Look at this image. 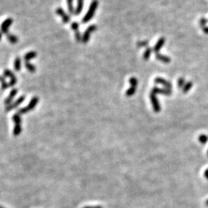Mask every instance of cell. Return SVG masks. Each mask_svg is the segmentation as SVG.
<instances>
[{
  "instance_id": "cell-1",
  "label": "cell",
  "mask_w": 208,
  "mask_h": 208,
  "mask_svg": "<svg viewBox=\"0 0 208 208\" xmlns=\"http://www.w3.org/2000/svg\"><path fill=\"white\" fill-rule=\"evenodd\" d=\"M98 0H93V2H91L90 6V9L87 11L86 14L85 15V16L83 19V23H86L91 20V19L94 17V14L96 13V10H97V7H98Z\"/></svg>"
},
{
  "instance_id": "cell-2",
  "label": "cell",
  "mask_w": 208,
  "mask_h": 208,
  "mask_svg": "<svg viewBox=\"0 0 208 208\" xmlns=\"http://www.w3.org/2000/svg\"><path fill=\"white\" fill-rule=\"evenodd\" d=\"M38 102H39V98L36 97H33V98L31 99L30 102H29V103L28 104V106L19 109L18 111H17V113H19V115L25 114V113H28V112H29L30 110H32V109L35 108V106H36V104L38 103Z\"/></svg>"
},
{
  "instance_id": "cell-3",
  "label": "cell",
  "mask_w": 208,
  "mask_h": 208,
  "mask_svg": "<svg viewBox=\"0 0 208 208\" xmlns=\"http://www.w3.org/2000/svg\"><path fill=\"white\" fill-rule=\"evenodd\" d=\"M97 29V26L96 25H90V26L86 29L84 33H83V38H82V42H83V43H86L87 42H89L91 33L92 32H95Z\"/></svg>"
},
{
  "instance_id": "cell-4",
  "label": "cell",
  "mask_w": 208,
  "mask_h": 208,
  "mask_svg": "<svg viewBox=\"0 0 208 208\" xmlns=\"http://www.w3.org/2000/svg\"><path fill=\"white\" fill-rule=\"evenodd\" d=\"M13 19L8 18L5 20L2 23L1 26H0V29H1V32L4 33V34H8L9 33V29L10 25L13 23Z\"/></svg>"
},
{
  "instance_id": "cell-5",
  "label": "cell",
  "mask_w": 208,
  "mask_h": 208,
  "mask_svg": "<svg viewBox=\"0 0 208 208\" xmlns=\"http://www.w3.org/2000/svg\"><path fill=\"white\" fill-rule=\"evenodd\" d=\"M150 100H151V103H152L153 110H154L156 113H159V112L160 111V109H161V107H160V103H159V101H158L156 95L150 93Z\"/></svg>"
},
{
  "instance_id": "cell-6",
  "label": "cell",
  "mask_w": 208,
  "mask_h": 208,
  "mask_svg": "<svg viewBox=\"0 0 208 208\" xmlns=\"http://www.w3.org/2000/svg\"><path fill=\"white\" fill-rule=\"evenodd\" d=\"M25 96H22V97H20L19 98L16 100L15 102L12 103L11 104L8 105V106L5 107V111L6 112L10 111V110H12V109H15V108H16L17 106H19L20 104H21L22 103H23V101L25 100Z\"/></svg>"
},
{
  "instance_id": "cell-7",
  "label": "cell",
  "mask_w": 208,
  "mask_h": 208,
  "mask_svg": "<svg viewBox=\"0 0 208 208\" xmlns=\"http://www.w3.org/2000/svg\"><path fill=\"white\" fill-rule=\"evenodd\" d=\"M4 76H6V77L10 78V83H9V86H14L16 84V82H17V79H16V76L13 73L12 71H10L8 69H5L4 70Z\"/></svg>"
},
{
  "instance_id": "cell-8",
  "label": "cell",
  "mask_w": 208,
  "mask_h": 208,
  "mask_svg": "<svg viewBox=\"0 0 208 208\" xmlns=\"http://www.w3.org/2000/svg\"><path fill=\"white\" fill-rule=\"evenodd\" d=\"M151 93L155 95L156 94H163V95L170 96L172 94L171 90H167L166 88H159V87H153L151 90Z\"/></svg>"
},
{
  "instance_id": "cell-9",
  "label": "cell",
  "mask_w": 208,
  "mask_h": 208,
  "mask_svg": "<svg viewBox=\"0 0 208 208\" xmlns=\"http://www.w3.org/2000/svg\"><path fill=\"white\" fill-rule=\"evenodd\" d=\"M56 13L58 16H59L61 17L62 19H63V23H68V22H70V17L66 13V12H65L62 8H57L56 10Z\"/></svg>"
},
{
  "instance_id": "cell-10",
  "label": "cell",
  "mask_w": 208,
  "mask_h": 208,
  "mask_svg": "<svg viewBox=\"0 0 208 208\" xmlns=\"http://www.w3.org/2000/svg\"><path fill=\"white\" fill-rule=\"evenodd\" d=\"M155 83H158V84L163 85V86H164L166 89H167V90H171V87H172L171 83H170V82H168V81L166 80V79H163V78H156V79H155Z\"/></svg>"
},
{
  "instance_id": "cell-11",
  "label": "cell",
  "mask_w": 208,
  "mask_h": 208,
  "mask_svg": "<svg viewBox=\"0 0 208 208\" xmlns=\"http://www.w3.org/2000/svg\"><path fill=\"white\" fill-rule=\"evenodd\" d=\"M17 93H18V90H16V89H13V90H12V91L10 92L9 95L8 96L7 98L5 99L4 103H5L6 106H8V105L12 103V101L13 100V99L15 98V97H16V95L17 94Z\"/></svg>"
},
{
  "instance_id": "cell-12",
  "label": "cell",
  "mask_w": 208,
  "mask_h": 208,
  "mask_svg": "<svg viewBox=\"0 0 208 208\" xmlns=\"http://www.w3.org/2000/svg\"><path fill=\"white\" fill-rule=\"evenodd\" d=\"M164 43H165V38L161 37L160 40H158L157 43H156V45H155L154 47H153V51H154L156 53H158V52L160 51V49L163 46Z\"/></svg>"
},
{
  "instance_id": "cell-13",
  "label": "cell",
  "mask_w": 208,
  "mask_h": 208,
  "mask_svg": "<svg viewBox=\"0 0 208 208\" xmlns=\"http://www.w3.org/2000/svg\"><path fill=\"white\" fill-rule=\"evenodd\" d=\"M156 58L158 60H160V61L163 62L164 63H169L171 61V58L169 57V56H164V55H162V54L160 53H156Z\"/></svg>"
},
{
  "instance_id": "cell-14",
  "label": "cell",
  "mask_w": 208,
  "mask_h": 208,
  "mask_svg": "<svg viewBox=\"0 0 208 208\" xmlns=\"http://www.w3.org/2000/svg\"><path fill=\"white\" fill-rule=\"evenodd\" d=\"M36 56H37V53L35 51H31L24 56V60H25V62H29V60L36 58Z\"/></svg>"
},
{
  "instance_id": "cell-15",
  "label": "cell",
  "mask_w": 208,
  "mask_h": 208,
  "mask_svg": "<svg viewBox=\"0 0 208 208\" xmlns=\"http://www.w3.org/2000/svg\"><path fill=\"white\" fill-rule=\"evenodd\" d=\"M77 6L75 9V13L74 15H76V16H79L81 13L82 10H83V0H77Z\"/></svg>"
},
{
  "instance_id": "cell-16",
  "label": "cell",
  "mask_w": 208,
  "mask_h": 208,
  "mask_svg": "<svg viewBox=\"0 0 208 208\" xmlns=\"http://www.w3.org/2000/svg\"><path fill=\"white\" fill-rule=\"evenodd\" d=\"M15 127L13 129V135L14 136H18L22 132V123H16Z\"/></svg>"
},
{
  "instance_id": "cell-17",
  "label": "cell",
  "mask_w": 208,
  "mask_h": 208,
  "mask_svg": "<svg viewBox=\"0 0 208 208\" xmlns=\"http://www.w3.org/2000/svg\"><path fill=\"white\" fill-rule=\"evenodd\" d=\"M6 38H7V40L9 41V43H11L12 44H16L19 41V39L17 36H15V35L9 34V33L6 34Z\"/></svg>"
},
{
  "instance_id": "cell-18",
  "label": "cell",
  "mask_w": 208,
  "mask_h": 208,
  "mask_svg": "<svg viewBox=\"0 0 208 208\" xmlns=\"http://www.w3.org/2000/svg\"><path fill=\"white\" fill-rule=\"evenodd\" d=\"M14 68L17 72L20 71V70H21V59H20V57H16L15 59Z\"/></svg>"
},
{
  "instance_id": "cell-19",
  "label": "cell",
  "mask_w": 208,
  "mask_h": 208,
  "mask_svg": "<svg viewBox=\"0 0 208 208\" xmlns=\"http://www.w3.org/2000/svg\"><path fill=\"white\" fill-rule=\"evenodd\" d=\"M25 68L28 70V71L30 73H35L36 72V67L34 65H32L29 62H25Z\"/></svg>"
},
{
  "instance_id": "cell-20",
  "label": "cell",
  "mask_w": 208,
  "mask_h": 208,
  "mask_svg": "<svg viewBox=\"0 0 208 208\" xmlns=\"http://www.w3.org/2000/svg\"><path fill=\"white\" fill-rule=\"evenodd\" d=\"M136 86H130V87L128 89L126 93V97H132V96L134 95V94L136 93Z\"/></svg>"
},
{
  "instance_id": "cell-21",
  "label": "cell",
  "mask_w": 208,
  "mask_h": 208,
  "mask_svg": "<svg viewBox=\"0 0 208 208\" xmlns=\"http://www.w3.org/2000/svg\"><path fill=\"white\" fill-rule=\"evenodd\" d=\"M73 2V0H67V6H68V10L69 12H70V13L74 15V13H75V10H74Z\"/></svg>"
},
{
  "instance_id": "cell-22",
  "label": "cell",
  "mask_w": 208,
  "mask_h": 208,
  "mask_svg": "<svg viewBox=\"0 0 208 208\" xmlns=\"http://www.w3.org/2000/svg\"><path fill=\"white\" fill-rule=\"evenodd\" d=\"M198 140L201 142V144H206L208 141V136L205 134H201L200 135L199 137H198Z\"/></svg>"
},
{
  "instance_id": "cell-23",
  "label": "cell",
  "mask_w": 208,
  "mask_h": 208,
  "mask_svg": "<svg viewBox=\"0 0 208 208\" xmlns=\"http://www.w3.org/2000/svg\"><path fill=\"white\" fill-rule=\"evenodd\" d=\"M151 53H152V49L147 48L144 53V60H146V61H147V60H148V59H150V57Z\"/></svg>"
},
{
  "instance_id": "cell-24",
  "label": "cell",
  "mask_w": 208,
  "mask_h": 208,
  "mask_svg": "<svg viewBox=\"0 0 208 208\" xmlns=\"http://www.w3.org/2000/svg\"><path fill=\"white\" fill-rule=\"evenodd\" d=\"M192 86H193L192 82H187V83H186V84L184 85V86L183 87V93H184V94L187 93V92L191 89Z\"/></svg>"
},
{
  "instance_id": "cell-25",
  "label": "cell",
  "mask_w": 208,
  "mask_h": 208,
  "mask_svg": "<svg viewBox=\"0 0 208 208\" xmlns=\"http://www.w3.org/2000/svg\"><path fill=\"white\" fill-rule=\"evenodd\" d=\"M0 81H1V86H2V90H6V89L8 88V86H9V84H8L7 83H6V81H5V77H1V79H0Z\"/></svg>"
},
{
  "instance_id": "cell-26",
  "label": "cell",
  "mask_w": 208,
  "mask_h": 208,
  "mask_svg": "<svg viewBox=\"0 0 208 208\" xmlns=\"http://www.w3.org/2000/svg\"><path fill=\"white\" fill-rule=\"evenodd\" d=\"M75 38L76 40L78 43H80V42H82V38H83V36H81V33L79 31H76V32H75Z\"/></svg>"
},
{
  "instance_id": "cell-27",
  "label": "cell",
  "mask_w": 208,
  "mask_h": 208,
  "mask_svg": "<svg viewBox=\"0 0 208 208\" xmlns=\"http://www.w3.org/2000/svg\"><path fill=\"white\" fill-rule=\"evenodd\" d=\"M129 83H130V86H137L138 85V81L135 77H131L129 79Z\"/></svg>"
},
{
  "instance_id": "cell-28",
  "label": "cell",
  "mask_w": 208,
  "mask_h": 208,
  "mask_svg": "<svg viewBox=\"0 0 208 208\" xmlns=\"http://www.w3.org/2000/svg\"><path fill=\"white\" fill-rule=\"evenodd\" d=\"M177 84H178V87H179V88L183 89V87L185 85V79H183V78H180V79H178Z\"/></svg>"
},
{
  "instance_id": "cell-29",
  "label": "cell",
  "mask_w": 208,
  "mask_h": 208,
  "mask_svg": "<svg viewBox=\"0 0 208 208\" xmlns=\"http://www.w3.org/2000/svg\"><path fill=\"white\" fill-rule=\"evenodd\" d=\"M71 29H72L73 31H75V32L79 31V23L76 22H73L72 25H71Z\"/></svg>"
},
{
  "instance_id": "cell-30",
  "label": "cell",
  "mask_w": 208,
  "mask_h": 208,
  "mask_svg": "<svg viewBox=\"0 0 208 208\" xmlns=\"http://www.w3.org/2000/svg\"><path fill=\"white\" fill-rule=\"evenodd\" d=\"M148 45V41L145 40V41H140L137 43V46L138 47H145Z\"/></svg>"
},
{
  "instance_id": "cell-31",
  "label": "cell",
  "mask_w": 208,
  "mask_h": 208,
  "mask_svg": "<svg viewBox=\"0 0 208 208\" xmlns=\"http://www.w3.org/2000/svg\"><path fill=\"white\" fill-rule=\"evenodd\" d=\"M207 22V20L206 19H204V18H202L201 20H200V25H201V28H202V29L206 26Z\"/></svg>"
},
{
  "instance_id": "cell-32",
  "label": "cell",
  "mask_w": 208,
  "mask_h": 208,
  "mask_svg": "<svg viewBox=\"0 0 208 208\" xmlns=\"http://www.w3.org/2000/svg\"><path fill=\"white\" fill-rule=\"evenodd\" d=\"M203 31L204 33L206 34H208V26H205L204 28H203Z\"/></svg>"
},
{
  "instance_id": "cell-33",
  "label": "cell",
  "mask_w": 208,
  "mask_h": 208,
  "mask_svg": "<svg viewBox=\"0 0 208 208\" xmlns=\"http://www.w3.org/2000/svg\"><path fill=\"white\" fill-rule=\"evenodd\" d=\"M83 208H103L101 206H96V207H85Z\"/></svg>"
},
{
  "instance_id": "cell-34",
  "label": "cell",
  "mask_w": 208,
  "mask_h": 208,
  "mask_svg": "<svg viewBox=\"0 0 208 208\" xmlns=\"http://www.w3.org/2000/svg\"><path fill=\"white\" fill-rule=\"evenodd\" d=\"M204 177L208 180V168L204 171Z\"/></svg>"
},
{
  "instance_id": "cell-35",
  "label": "cell",
  "mask_w": 208,
  "mask_h": 208,
  "mask_svg": "<svg viewBox=\"0 0 208 208\" xmlns=\"http://www.w3.org/2000/svg\"><path fill=\"white\" fill-rule=\"evenodd\" d=\"M2 33L1 32H0V40H2Z\"/></svg>"
},
{
  "instance_id": "cell-36",
  "label": "cell",
  "mask_w": 208,
  "mask_h": 208,
  "mask_svg": "<svg viewBox=\"0 0 208 208\" xmlns=\"http://www.w3.org/2000/svg\"><path fill=\"white\" fill-rule=\"evenodd\" d=\"M205 204H206V205H207V206L208 207V200H207V201H206V202H205Z\"/></svg>"
},
{
  "instance_id": "cell-37",
  "label": "cell",
  "mask_w": 208,
  "mask_h": 208,
  "mask_svg": "<svg viewBox=\"0 0 208 208\" xmlns=\"http://www.w3.org/2000/svg\"><path fill=\"white\" fill-rule=\"evenodd\" d=\"M207 155H208V150H207Z\"/></svg>"
},
{
  "instance_id": "cell-38",
  "label": "cell",
  "mask_w": 208,
  "mask_h": 208,
  "mask_svg": "<svg viewBox=\"0 0 208 208\" xmlns=\"http://www.w3.org/2000/svg\"><path fill=\"white\" fill-rule=\"evenodd\" d=\"M0 208H2V207H0Z\"/></svg>"
},
{
  "instance_id": "cell-39",
  "label": "cell",
  "mask_w": 208,
  "mask_h": 208,
  "mask_svg": "<svg viewBox=\"0 0 208 208\" xmlns=\"http://www.w3.org/2000/svg\"><path fill=\"white\" fill-rule=\"evenodd\" d=\"M0 79H1V77H0Z\"/></svg>"
}]
</instances>
